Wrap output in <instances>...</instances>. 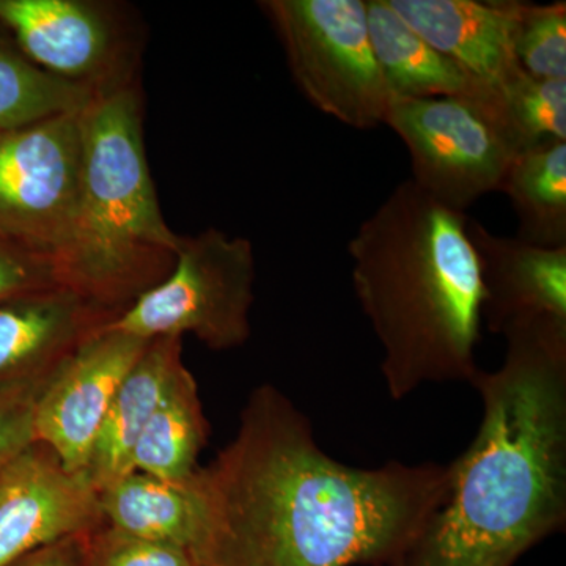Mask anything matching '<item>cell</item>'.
<instances>
[{"mask_svg": "<svg viewBox=\"0 0 566 566\" xmlns=\"http://www.w3.org/2000/svg\"><path fill=\"white\" fill-rule=\"evenodd\" d=\"M450 464L334 460L277 387H256L240 427L189 480L196 566H382L403 556L449 491Z\"/></svg>", "mask_w": 566, "mask_h": 566, "instance_id": "cell-1", "label": "cell"}, {"mask_svg": "<svg viewBox=\"0 0 566 566\" xmlns=\"http://www.w3.org/2000/svg\"><path fill=\"white\" fill-rule=\"evenodd\" d=\"M504 363L469 385L482 422L450 463L444 504L382 566H513L566 523V323L512 327Z\"/></svg>", "mask_w": 566, "mask_h": 566, "instance_id": "cell-2", "label": "cell"}, {"mask_svg": "<svg viewBox=\"0 0 566 566\" xmlns=\"http://www.w3.org/2000/svg\"><path fill=\"white\" fill-rule=\"evenodd\" d=\"M469 218L406 180L349 240L354 293L381 345L392 400L480 370L483 283Z\"/></svg>", "mask_w": 566, "mask_h": 566, "instance_id": "cell-3", "label": "cell"}, {"mask_svg": "<svg viewBox=\"0 0 566 566\" xmlns=\"http://www.w3.org/2000/svg\"><path fill=\"white\" fill-rule=\"evenodd\" d=\"M80 199L59 282L120 315L172 273L181 237L164 219L144 142L137 82L81 112Z\"/></svg>", "mask_w": 566, "mask_h": 566, "instance_id": "cell-4", "label": "cell"}, {"mask_svg": "<svg viewBox=\"0 0 566 566\" xmlns=\"http://www.w3.org/2000/svg\"><path fill=\"white\" fill-rule=\"evenodd\" d=\"M411 156L412 178L428 196L465 212L499 191L523 151L497 91L483 96H390L385 122Z\"/></svg>", "mask_w": 566, "mask_h": 566, "instance_id": "cell-5", "label": "cell"}, {"mask_svg": "<svg viewBox=\"0 0 566 566\" xmlns=\"http://www.w3.org/2000/svg\"><path fill=\"white\" fill-rule=\"evenodd\" d=\"M253 283L251 241L207 229L181 237L172 273L107 327L144 340L191 334L214 352L238 348L251 337Z\"/></svg>", "mask_w": 566, "mask_h": 566, "instance_id": "cell-6", "label": "cell"}, {"mask_svg": "<svg viewBox=\"0 0 566 566\" xmlns=\"http://www.w3.org/2000/svg\"><path fill=\"white\" fill-rule=\"evenodd\" d=\"M296 87L354 129L385 122L390 93L368 35L365 0H262Z\"/></svg>", "mask_w": 566, "mask_h": 566, "instance_id": "cell-7", "label": "cell"}, {"mask_svg": "<svg viewBox=\"0 0 566 566\" xmlns=\"http://www.w3.org/2000/svg\"><path fill=\"white\" fill-rule=\"evenodd\" d=\"M0 28L33 65L95 95L137 82L140 32L117 3L0 0Z\"/></svg>", "mask_w": 566, "mask_h": 566, "instance_id": "cell-8", "label": "cell"}, {"mask_svg": "<svg viewBox=\"0 0 566 566\" xmlns=\"http://www.w3.org/2000/svg\"><path fill=\"white\" fill-rule=\"evenodd\" d=\"M82 111L0 134V240L52 262L80 199Z\"/></svg>", "mask_w": 566, "mask_h": 566, "instance_id": "cell-9", "label": "cell"}, {"mask_svg": "<svg viewBox=\"0 0 566 566\" xmlns=\"http://www.w3.org/2000/svg\"><path fill=\"white\" fill-rule=\"evenodd\" d=\"M107 326L59 365L33 409L35 442L51 449L71 472L87 469L112 400L150 342Z\"/></svg>", "mask_w": 566, "mask_h": 566, "instance_id": "cell-10", "label": "cell"}, {"mask_svg": "<svg viewBox=\"0 0 566 566\" xmlns=\"http://www.w3.org/2000/svg\"><path fill=\"white\" fill-rule=\"evenodd\" d=\"M104 526L99 493L46 446L32 444L0 474V566Z\"/></svg>", "mask_w": 566, "mask_h": 566, "instance_id": "cell-11", "label": "cell"}, {"mask_svg": "<svg viewBox=\"0 0 566 566\" xmlns=\"http://www.w3.org/2000/svg\"><path fill=\"white\" fill-rule=\"evenodd\" d=\"M117 316L66 286L0 301V387L46 381Z\"/></svg>", "mask_w": 566, "mask_h": 566, "instance_id": "cell-12", "label": "cell"}, {"mask_svg": "<svg viewBox=\"0 0 566 566\" xmlns=\"http://www.w3.org/2000/svg\"><path fill=\"white\" fill-rule=\"evenodd\" d=\"M468 233L479 255L482 318L502 335L524 324L566 323V245L539 248L497 237L469 218Z\"/></svg>", "mask_w": 566, "mask_h": 566, "instance_id": "cell-13", "label": "cell"}, {"mask_svg": "<svg viewBox=\"0 0 566 566\" xmlns=\"http://www.w3.org/2000/svg\"><path fill=\"white\" fill-rule=\"evenodd\" d=\"M434 50L495 91L521 73L515 55L520 0H387Z\"/></svg>", "mask_w": 566, "mask_h": 566, "instance_id": "cell-14", "label": "cell"}, {"mask_svg": "<svg viewBox=\"0 0 566 566\" xmlns=\"http://www.w3.org/2000/svg\"><path fill=\"white\" fill-rule=\"evenodd\" d=\"M182 365V337H156L123 379L85 469L98 493L132 474L137 439Z\"/></svg>", "mask_w": 566, "mask_h": 566, "instance_id": "cell-15", "label": "cell"}, {"mask_svg": "<svg viewBox=\"0 0 566 566\" xmlns=\"http://www.w3.org/2000/svg\"><path fill=\"white\" fill-rule=\"evenodd\" d=\"M365 9L371 48L390 96L450 98L495 91L434 50L395 13L387 0H365Z\"/></svg>", "mask_w": 566, "mask_h": 566, "instance_id": "cell-16", "label": "cell"}, {"mask_svg": "<svg viewBox=\"0 0 566 566\" xmlns=\"http://www.w3.org/2000/svg\"><path fill=\"white\" fill-rule=\"evenodd\" d=\"M208 439L199 387L182 365L161 403L153 412L133 450V472L186 485L196 474L197 458Z\"/></svg>", "mask_w": 566, "mask_h": 566, "instance_id": "cell-17", "label": "cell"}, {"mask_svg": "<svg viewBox=\"0 0 566 566\" xmlns=\"http://www.w3.org/2000/svg\"><path fill=\"white\" fill-rule=\"evenodd\" d=\"M106 526L122 534L188 551L197 528V502L189 482H164L134 471L99 493Z\"/></svg>", "mask_w": 566, "mask_h": 566, "instance_id": "cell-18", "label": "cell"}, {"mask_svg": "<svg viewBox=\"0 0 566 566\" xmlns=\"http://www.w3.org/2000/svg\"><path fill=\"white\" fill-rule=\"evenodd\" d=\"M499 191L516 212L517 240L539 248L566 245V140L521 151Z\"/></svg>", "mask_w": 566, "mask_h": 566, "instance_id": "cell-19", "label": "cell"}, {"mask_svg": "<svg viewBox=\"0 0 566 566\" xmlns=\"http://www.w3.org/2000/svg\"><path fill=\"white\" fill-rule=\"evenodd\" d=\"M95 96L44 73L0 35V134L80 112Z\"/></svg>", "mask_w": 566, "mask_h": 566, "instance_id": "cell-20", "label": "cell"}, {"mask_svg": "<svg viewBox=\"0 0 566 566\" xmlns=\"http://www.w3.org/2000/svg\"><path fill=\"white\" fill-rule=\"evenodd\" d=\"M497 92L523 150L566 140V81L535 80L521 71Z\"/></svg>", "mask_w": 566, "mask_h": 566, "instance_id": "cell-21", "label": "cell"}, {"mask_svg": "<svg viewBox=\"0 0 566 566\" xmlns=\"http://www.w3.org/2000/svg\"><path fill=\"white\" fill-rule=\"evenodd\" d=\"M517 65L535 80L566 81V3L521 2L515 25Z\"/></svg>", "mask_w": 566, "mask_h": 566, "instance_id": "cell-22", "label": "cell"}, {"mask_svg": "<svg viewBox=\"0 0 566 566\" xmlns=\"http://www.w3.org/2000/svg\"><path fill=\"white\" fill-rule=\"evenodd\" d=\"M85 566H196L188 551L122 534L109 526L84 536Z\"/></svg>", "mask_w": 566, "mask_h": 566, "instance_id": "cell-23", "label": "cell"}, {"mask_svg": "<svg viewBox=\"0 0 566 566\" xmlns=\"http://www.w3.org/2000/svg\"><path fill=\"white\" fill-rule=\"evenodd\" d=\"M44 382L0 387V474L35 444L33 409Z\"/></svg>", "mask_w": 566, "mask_h": 566, "instance_id": "cell-24", "label": "cell"}, {"mask_svg": "<svg viewBox=\"0 0 566 566\" xmlns=\"http://www.w3.org/2000/svg\"><path fill=\"white\" fill-rule=\"evenodd\" d=\"M62 286L54 262L0 240V301Z\"/></svg>", "mask_w": 566, "mask_h": 566, "instance_id": "cell-25", "label": "cell"}, {"mask_svg": "<svg viewBox=\"0 0 566 566\" xmlns=\"http://www.w3.org/2000/svg\"><path fill=\"white\" fill-rule=\"evenodd\" d=\"M81 538H69L54 545L40 547L9 566H65L80 549Z\"/></svg>", "mask_w": 566, "mask_h": 566, "instance_id": "cell-26", "label": "cell"}, {"mask_svg": "<svg viewBox=\"0 0 566 566\" xmlns=\"http://www.w3.org/2000/svg\"><path fill=\"white\" fill-rule=\"evenodd\" d=\"M65 566H85L84 562V538H82L80 549L76 551L71 560Z\"/></svg>", "mask_w": 566, "mask_h": 566, "instance_id": "cell-27", "label": "cell"}]
</instances>
